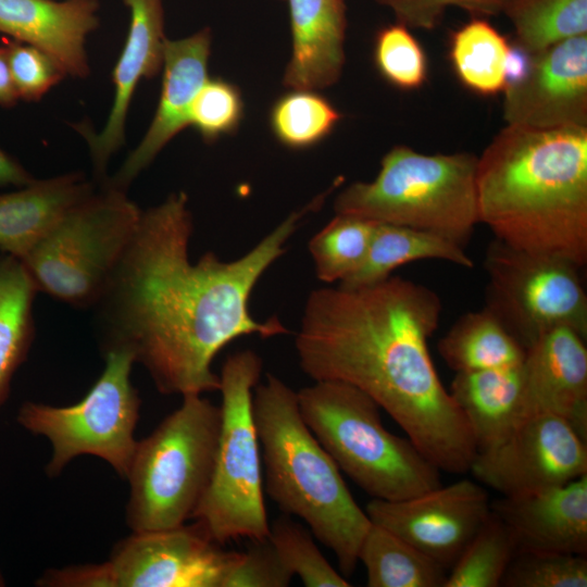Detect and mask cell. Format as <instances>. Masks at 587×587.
<instances>
[{
    "instance_id": "1",
    "label": "cell",
    "mask_w": 587,
    "mask_h": 587,
    "mask_svg": "<svg viewBox=\"0 0 587 587\" xmlns=\"http://www.w3.org/2000/svg\"><path fill=\"white\" fill-rule=\"evenodd\" d=\"M330 190L289 214L236 260L204 253L189 257L193 232L188 197L179 191L141 211L136 230L91 307L103 352L121 349L149 373L163 395L220 390L212 370L217 353L237 338H271L289 330L272 316L251 315L250 297L259 279L286 251L303 217Z\"/></svg>"
},
{
    "instance_id": "2",
    "label": "cell",
    "mask_w": 587,
    "mask_h": 587,
    "mask_svg": "<svg viewBox=\"0 0 587 587\" xmlns=\"http://www.w3.org/2000/svg\"><path fill=\"white\" fill-rule=\"evenodd\" d=\"M441 312L433 289L400 276L322 287L305 301L295 348L307 376L360 389L439 471L463 474L477 447L428 349Z\"/></svg>"
},
{
    "instance_id": "3",
    "label": "cell",
    "mask_w": 587,
    "mask_h": 587,
    "mask_svg": "<svg viewBox=\"0 0 587 587\" xmlns=\"http://www.w3.org/2000/svg\"><path fill=\"white\" fill-rule=\"evenodd\" d=\"M479 223L529 253L587 263V127L505 125L477 157Z\"/></svg>"
},
{
    "instance_id": "4",
    "label": "cell",
    "mask_w": 587,
    "mask_h": 587,
    "mask_svg": "<svg viewBox=\"0 0 587 587\" xmlns=\"http://www.w3.org/2000/svg\"><path fill=\"white\" fill-rule=\"evenodd\" d=\"M252 410L264 465V488L279 510L302 520L351 576L372 522L340 470L302 420L297 391L267 374L253 389Z\"/></svg>"
},
{
    "instance_id": "5",
    "label": "cell",
    "mask_w": 587,
    "mask_h": 587,
    "mask_svg": "<svg viewBox=\"0 0 587 587\" xmlns=\"http://www.w3.org/2000/svg\"><path fill=\"white\" fill-rule=\"evenodd\" d=\"M476 165L470 152L426 154L395 146L375 178L341 190L334 210L429 232L466 248L479 224Z\"/></svg>"
},
{
    "instance_id": "6",
    "label": "cell",
    "mask_w": 587,
    "mask_h": 587,
    "mask_svg": "<svg viewBox=\"0 0 587 587\" xmlns=\"http://www.w3.org/2000/svg\"><path fill=\"white\" fill-rule=\"evenodd\" d=\"M299 412L321 446L372 499L397 501L441 485L439 469L383 424L379 405L339 380L297 391Z\"/></svg>"
},
{
    "instance_id": "7",
    "label": "cell",
    "mask_w": 587,
    "mask_h": 587,
    "mask_svg": "<svg viewBox=\"0 0 587 587\" xmlns=\"http://www.w3.org/2000/svg\"><path fill=\"white\" fill-rule=\"evenodd\" d=\"M220 428L221 408L188 395L137 441L126 477V523L133 532L172 528L191 519L212 477Z\"/></svg>"
},
{
    "instance_id": "8",
    "label": "cell",
    "mask_w": 587,
    "mask_h": 587,
    "mask_svg": "<svg viewBox=\"0 0 587 587\" xmlns=\"http://www.w3.org/2000/svg\"><path fill=\"white\" fill-rule=\"evenodd\" d=\"M263 363L252 350L228 355L220 375L221 428L210 484L191 519L224 545L268 536L263 498L262 455L252 396Z\"/></svg>"
},
{
    "instance_id": "9",
    "label": "cell",
    "mask_w": 587,
    "mask_h": 587,
    "mask_svg": "<svg viewBox=\"0 0 587 587\" xmlns=\"http://www.w3.org/2000/svg\"><path fill=\"white\" fill-rule=\"evenodd\" d=\"M141 210L105 185L72 207L20 261L37 291L92 307L133 237Z\"/></svg>"
},
{
    "instance_id": "10",
    "label": "cell",
    "mask_w": 587,
    "mask_h": 587,
    "mask_svg": "<svg viewBox=\"0 0 587 587\" xmlns=\"http://www.w3.org/2000/svg\"><path fill=\"white\" fill-rule=\"evenodd\" d=\"M104 370L86 396L66 407L27 401L17 422L34 435L46 437L52 455L46 467L58 476L76 457L95 455L127 477L137 446L134 437L141 400L130 382L135 360L121 349L103 352Z\"/></svg>"
},
{
    "instance_id": "11",
    "label": "cell",
    "mask_w": 587,
    "mask_h": 587,
    "mask_svg": "<svg viewBox=\"0 0 587 587\" xmlns=\"http://www.w3.org/2000/svg\"><path fill=\"white\" fill-rule=\"evenodd\" d=\"M582 267L494 239L485 251L487 308L527 349L545 334L569 327L587 338Z\"/></svg>"
},
{
    "instance_id": "12",
    "label": "cell",
    "mask_w": 587,
    "mask_h": 587,
    "mask_svg": "<svg viewBox=\"0 0 587 587\" xmlns=\"http://www.w3.org/2000/svg\"><path fill=\"white\" fill-rule=\"evenodd\" d=\"M470 471L502 497L532 494L587 474V441L565 420L536 414L477 450Z\"/></svg>"
},
{
    "instance_id": "13",
    "label": "cell",
    "mask_w": 587,
    "mask_h": 587,
    "mask_svg": "<svg viewBox=\"0 0 587 587\" xmlns=\"http://www.w3.org/2000/svg\"><path fill=\"white\" fill-rule=\"evenodd\" d=\"M221 546L196 522L133 532L108 561L115 587H225L241 552Z\"/></svg>"
},
{
    "instance_id": "14",
    "label": "cell",
    "mask_w": 587,
    "mask_h": 587,
    "mask_svg": "<svg viewBox=\"0 0 587 587\" xmlns=\"http://www.w3.org/2000/svg\"><path fill=\"white\" fill-rule=\"evenodd\" d=\"M365 512L372 523L400 536L448 571L490 514L491 502L485 488L461 479L402 500L372 499Z\"/></svg>"
},
{
    "instance_id": "15",
    "label": "cell",
    "mask_w": 587,
    "mask_h": 587,
    "mask_svg": "<svg viewBox=\"0 0 587 587\" xmlns=\"http://www.w3.org/2000/svg\"><path fill=\"white\" fill-rule=\"evenodd\" d=\"M503 93L505 125L528 129L587 127V35L530 55L525 74Z\"/></svg>"
},
{
    "instance_id": "16",
    "label": "cell",
    "mask_w": 587,
    "mask_h": 587,
    "mask_svg": "<svg viewBox=\"0 0 587 587\" xmlns=\"http://www.w3.org/2000/svg\"><path fill=\"white\" fill-rule=\"evenodd\" d=\"M521 417L552 414L565 420L587 441L586 338L555 328L526 349Z\"/></svg>"
},
{
    "instance_id": "17",
    "label": "cell",
    "mask_w": 587,
    "mask_h": 587,
    "mask_svg": "<svg viewBox=\"0 0 587 587\" xmlns=\"http://www.w3.org/2000/svg\"><path fill=\"white\" fill-rule=\"evenodd\" d=\"M211 32L203 28L188 37L166 39L163 78L154 116L139 145L105 185L126 191L128 185L184 128L189 126L191 103L209 78Z\"/></svg>"
},
{
    "instance_id": "18",
    "label": "cell",
    "mask_w": 587,
    "mask_h": 587,
    "mask_svg": "<svg viewBox=\"0 0 587 587\" xmlns=\"http://www.w3.org/2000/svg\"><path fill=\"white\" fill-rule=\"evenodd\" d=\"M130 12L127 38L112 72L114 98L108 120L96 134L85 125L86 138L98 176H104L111 157L124 145L129 105L142 78L155 76L162 67L164 36L163 0H123Z\"/></svg>"
},
{
    "instance_id": "19",
    "label": "cell",
    "mask_w": 587,
    "mask_h": 587,
    "mask_svg": "<svg viewBox=\"0 0 587 587\" xmlns=\"http://www.w3.org/2000/svg\"><path fill=\"white\" fill-rule=\"evenodd\" d=\"M519 548L587 555V474L563 485L491 502Z\"/></svg>"
},
{
    "instance_id": "20",
    "label": "cell",
    "mask_w": 587,
    "mask_h": 587,
    "mask_svg": "<svg viewBox=\"0 0 587 587\" xmlns=\"http://www.w3.org/2000/svg\"><path fill=\"white\" fill-rule=\"evenodd\" d=\"M98 0H0V33L52 58L65 75L86 77V37L99 25Z\"/></svg>"
},
{
    "instance_id": "21",
    "label": "cell",
    "mask_w": 587,
    "mask_h": 587,
    "mask_svg": "<svg viewBox=\"0 0 587 587\" xmlns=\"http://www.w3.org/2000/svg\"><path fill=\"white\" fill-rule=\"evenodd\" d=\"M291 55L283 83L290 89L317 90L339 79L347 29L344 0H287Z\"/></svg>"
},
{
    "instance_id": "22",
    "label": "cell",
    "mask_w": 587,
    "mask_h": 587,
    "mask_svg": "<svg viewBox=\"0 0 587 587\" xmlns=\"http://www.w3.org/2000/svg\"><path fill=\"white\" fill-rule=\"evenodd\" d=\"M83 173L34 179L0 193V252L21 260L76 203L95 191Z\"/></svg>"
},
{
    "instance_id": "23",
    "label": "cell",
    "mask_w": 587,
    "mask_h": 587,
    "mask_svg": "<svg viewBox=\"0 0 587 587\" xmlns=\"http://www.w3.org/2000/svg\"><path fill=\"white\" fill-rule=\"evenodd\" d=\"M522 363L455 373L449 392L470 426L477 450L496 444L520 422Z\"/></svg>"
},
{
    "instance_id": "24",
    "label": "cell",
    "mask_w": 587,
    "mask_h": 587,
    "mask_svg": "<svg viewBox=\"0 0 587 587\" xmlns=\"http://www.w3.org/2000/svg\"><path fill=\"white\" fill-rule=\"evenodd\" d=\"M420 260H441L465 268L474 266L465 248L442 236L376 222L362 264L339 286L355 288L376 284L388 278L399 266Z\"/></svg>"
},
{
    "instance_id": "25",
    "label": "cell",
    "mask_w": 587,
    "mask_h": 587,
    "mask_svg": "<svg viewBox=\"0 0 587 587\" xmlns=\"http://www.w3.org/2000/svg\"><path fill=\"white\" fill-rule=\"evenodd\" d=\"M437 349L455 373L519 365L526 353L485 307L460 316L439 339Z\"/></svg>"
},
{
    "instance_id": "26",
    "label": "cell",
    "mask_w": 587,
    "mask_h": 587,
    "mask_svg": "<svg viewBox=\"0 0 587 587\" xmlns=\"http://www.w3.org/2000/svg\"><path fill=\"white\" fill-rule=\"evenodd\" d=\"M37 289L20 260L0 254V408L11 382L26 360L35 334L33 305Z\"/></svg>"
},
{
    "instance_id": "27",
    "label": "cell",
    "mask_w": 587,
    "mask_h": 587,
    "mask_svg": "<svg viewBox=\"0 0 587 587\" xmlns=\"http://www.w3.org/2000/svg\"><path fill=\"white\" fill-rule=\"evenodd\" d=\"M358 559L369 587H444L447 570L389 529L372 523Z\"/></svg>"
},
{
    "instance_id": "28",
    "label": "cell",
    "mask_w": 587,
    "mask_h": 587,
    "mask_svg": "<svg viewBox=\"0 0 587 587\" xmlns=\"http://www.w3.org/2000/svg\"><path fill=\"white\" fill-rule=\"evenodd\" d=\"M511 42L480 16L451 33L449 59L459 82L484 97L503 92Z\"/></svg>"
},
{
    "instance_id": "29",
    "label": "cell",
    "mask_w": 587,
    "mask_h": 587,
    "mask_svg": "<svg viewBox=\"0 0 587 587\" xmlns=\"http://www.w3.org/2000/svg\"><path fill=\"white\" fill-rule=\"evenodd\" d=\"M502 14L513 27V43L529 55L587 35V0H509Z\"/></svg>"
},
{
    "instance_id": "30",
    "label": "cell",
    "mask_w": 587,
    "mask_h": 587,
    "mask_svg": "<svg viewBox=\"0 0 587 587\" xmlns=\"http://www.w3.org/2000/svg\"><path fill=\"white\" fill-rule=\"evenodd\" d=\"M519 549L508 525L492 511L449 569L444 587H498Z\"/></svg>"
},
{
    "instance_id": "31",
    "label": "cell",
    "mask_w": 587,
    "mask_h": 587,
    "mask_svg": "<svg viewBox=\"0 0 587 587\" xmlns=\"http://www.w3.org/2000/svg\"><path fill=\"white\" fill-rule=\"evenodd\" d=\"M376 222L346 214L335 216L309 241L316 277L339 284L362 264Z\"/></svg>"
},
{
    "instance_id": "32",
    "label": "cell",
    "mask_w": 587,
    "mask_h": 587,
    "mask_svg": "<svg viewBox=\"0 0 587 587\" xmlns=\"http://www.w3.org/2000/svg\"><path fill=\"white\" fill-rule=\"evenodd\" d=\"M341 118L339 111L317 90L291 89L270 111L276 139L290 149H307L324 140Z\"/></svg>"
},
{
    "instance_id": "33",
    "label": "cell",
    "mask_w": 587,
    "mask_h": 587,
    "mask_svg": "<svg viewBox=\"0 0 587 587\" xmlns=\"http://www.w3.org/2000/svg\"><path fill=\"white\" fill-rule=\"evenodd\" d=\"M268 539L284 566L307 587H349L317 548L312 533L283 514L270 524Z\"/></svg>"
},
{
    "instance_id": "34",
    "label": "cell",
    "mask_w": 587,
    "mask_h": 587,
    "mask_svg": "<svg viewBox=\"0 0 587 587\" xmlns=\"http://www.w3.org/2000/svg\"><path fill=\"white\" fill-rule=\"evenodd\" d=\"M374 63L382 77L401 90H415L427 80L424 48L411 28L394 23L380 28L374 42Z\"/></svg>"
},
{
    "instance_id": "35",
    "label": "cell",
    "mask_w": 587,
    "mask_h": 587,
    "mask_svg": "<svg viewBox=\"0 0 587 587\" xmlns=\"http://www.w3.org/2000/svg\"><path fill=\"white\" fill-rule=\"evenodd\" d=\"M501 586L586 587L587 555L519 548Z\"/></svg>"
},
{
    "instance_id": "36",
    "label": "cell",
    "mask_w": 587,
    "mask_h": 587,
    "mask_svg": "<svg viewBox=\"0 0 587 587\" xmlns=\"http://www.w3.org/2000/svg\"><path fill=\"white\" fill-rule=\"evenodd\" d=\"M243 116V100L236 85L208 78L197 92L189 111V126L205 142L233 134Z\"/></svg>"
},
{
    "instance_id": "37",
    "label": "cell",
    "mask_w": 587,
    "mask_h": 587,
    "mask_svg": "<svg viewBox=\"0 0 587 587\" xmlns=\"http://www.w3.org/2000/svg\"><path fill=\"white\" fill-rule=\"evenodd\" d=\"M5 49L18 99L39 101L66 76L52 58L33 46L11 41Z\"/></svg>"
},
{
    "instance_id": "38",
    "label": "cell",
    "mask_w": 587,
    "mask_h": 587,
    "mask_svg": "<svg viewBox=\"0 0 587 587\" xmlns=\"http://www.w3.org/2000/svg\"><path fill=\"white\" fill-rule=\"evenodd\" d=\"M388 8L396 22L409 28L437 27L450 7L467 11L473 16H496L503 12L509 0H375Z\"/></svg>"
},
{
    "instance_id": "39",
    "label": "cell",
    "mask_w": 587,
    "mask_h": 587,
    "mask_svg": "<svg viewBox=\"0 0 587 587\" xmlns=\"http://www.w3.org/2000/svg\"><path fill=\"white\" fill-rule=\"evenodd\" d=\"M249 541L225 587H287L294 576L284 566L268 537Z\"/></svg>"
},
{
    "instance_id": "40",
    "label": "cell",
    "mask_w": 587,
    "mask_h": 587,
    "mask_svg": "<svg viewBox=\"0 0 587 587\" xmlns=\"http://www.w3.org/2000/svg\"><path fill=\"white\" fill-rule=\"evenodd\" d=\"M39 586L54 587H115L109 561L101 564L73 565L49 570L37 582Z\"/></svg>"
},
{
    "instance_id": "41",
    "label": "cell",
    "mask_w": 587,
    "mask_h": 587,
    "mask_svg": "<svg viewBox=\"0 0 587 587\" xmlns=\"http://www.w3.org/2000/svg\"><path fill=\"white\" fill-rule=\"evenodd\" d=\"M35 178L14 158L0 148V187H22Z\"/></svg>"
},
{
    "instance_id": "42",
    "label": "cell",
    "mask_w": 587,
    "mask_h": 587,
    "mask_svg": "<svg viewBox=\"0 0 587 587\" xmlns=\"http://www.w3.org/2000/svg\"><path fill=\"white\" fill-rule=\"evenodd\" d=\"M18 100L11 76L5 46L0 47V105L10 108Z\"/></svg>"
},
{
    "instance_id": "43",
    "label": "cell",
    "mask_w": 587,
    "mask_h": 587,
    "mask_svg": "<svg viewBox=\"0 0 587 587\" xmlns=\"http://www.w3.org/2000/svg\"><path fill=\"white\" fill-rule=\"evenodd\" d=\"M3 585H4V580H3L2 575L0 573V586H3Z\"/></svg>"
}]
</instances>
